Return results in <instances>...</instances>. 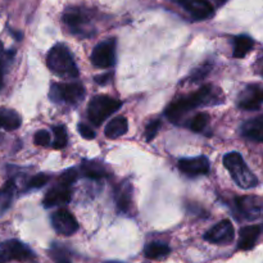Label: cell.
<instances>
[{"label": "cell", "instance_id": "34", "mask_svg": "<svg viewBox=\"0 0 263 263\" xmlns=\"http://www.w3.org/2000/svg\"><path fill=\"white\" fill-rule=\"evenodd\" d=\"M77 130H79L80 135L84 139H86V140H91V139L95 138L94 130H92L90 126L85 125V123H80V125L77 126Z\"/></svg>", "mask_w": 263, "mask_h": 263}, {"label": "cell", "instance_id": "33", "mask_svg": "<svg viewBox=\"0 0 263 263\" xmlns=\"http://www.w3.org/2000/svg\"><path fill=\"white\" fill-rule=\"evenodd\" d=\"M8 59H9V53H5L3 44L0 43V90H2L3 80H4V64L5 61H8Z\"/></svg>", "mask_w": 263, "mask_h": 263}, {"label": "cell", "instance_id": "19", "mask_svg": "<svg viewBox=\"0 0 263 263\" xmlns=\"http://www.w3.org/2000/svg\"><path fill=\"white\" fill-rule=\"evenodd\" d=\"M21 116L14 109L0 108V130L14 131L21 126Z\"/></svg>", "mask_w": 263, "mask_h": 263}, {"label": "cell", "instance_id": "9", "mask_svg": "<svg viewBox=\"0 0 263 263\" xmlns=\"http://www.w3.org/2000/svg\"><path fill=\"white\" fill-rule=\"evenodd\" d=\"M91 62L98 68L107 69L116 63V40L107 39L94 48L91 53Z\"/></svg>", "mask_w": 263, "mask_h": 263}, {"label": "cell", "instance_id": "13", "mask_svg": "<svg viewBox=\"0 0 263 263\" xmlns=\"http://www.w3.org/2000/svg\"><path fill=\"white\" fill-rule=\"evenodd\" d=\"M51 225L57 233L64 236L73 235L79 230V223L74 216L64 208L58 210L51 216Z\"/></svg>", "mask_w": 263, "mask_h": 263}, {"label": "cell", "instance_id": "29", "mask_svg": "<svg viewBox=\"0 0 263 263\" xmlns=\"http://www.w3.org/2000/svg\"><path fill=\"white\" fill-rule=\"evenodd\" d=\"M79 177V172L76 168H68L59 176V184L66 185V186H71Z\"/></svg>", "mask_w": 263, "mask_h": 263}, {"label": "cell", "instance_id": "38", "mask_svg": "<svg viewBox=\"0 0 263 263\" xmlns=\"http://www.w3.org/2000/svg\"><path fill=\"white\" fill-rule=\"evenodd\" d=\"M261 74H262V76H263V69H262V72H261Z\"/></svg>", "mask_w": 263, "mask_h": 263}, {"label": "cell", "instance_id": "10", "mask_svg": "<svg viewBox=\"0 0 263 263\" xmlns=\"http://www.w3.org/2000/svg\"><path fill=\"white\" fill-rule=\"evenodd\" d=\"M234 238H235V230L233 222L229 220L220 221L204 234V240L218 246L231 243Z\"/></svg>", "mask_w": 263, "mask_h": 263}, {"label": "cell", "instance_id": "2", "mask_svg": "<svg viewBox=\"0 0 263 263\" xmlns=\"http://www.w3.org/2000/svg\"><path fill=\"white\" fill-rule=\"evenodd\" d=\"M46 64L49 69L59 77L76 79L79 76V68L72 58V54L63 44H57L49 50L46 55Z\"/></svg>", "mask_w": 263, "mask_h": 263}, {"label": "cell", "instance_id": "35", "mask_svg": "<svg viewBox=\"0 0 263 263\" xmlns=\"http://www.w3.org/2000/svg\"><path fill=\"white\" fill-rule=\"evenodd\" d=\"M110 79H112V74L105 73V74H100V76H97L94 80L98 85H107L108 82L110 81Z\"/></svg>", "mask_w": 263, "mask_h": 263}, {"label": "cell", "instance_id": "12", "mask_svg": "<svg viewBox=\"0 0 263 263\" xmlns=\"http://www.w3.org/2000/svg\"><path fill=\"white\" fill-rule=\"evenodd\" d=\"M171 2L180 5L195 21L207 20V18L212 17L213 12H215L212 4L208 0H171Z\"/></svg>", "mask_w": 263, "mask_h": 263}, {"label": "cell", "instance_id": "37", "mask_svg": "<svg viewBox=\"0 0 263 263\" xmlns=\"http://www.w3.org/2000/svg\"><path fill=\"white\" fill-rule=\"evenodd\" d=\"M107 263H122V262H115V261H113V262H107Z\"/></svg>", "mask_w": 263, "mask_h": 263}, {"label": "cell", "instance_id": "31", "mask_svg": "<svg viewBox=\"0 0 263 263\" xmlns=\"http://www.w3.org/2000/svg\"><path fill=\"white\" fill-rule=\"evenodd\" d=\"M33 141L36 145L49 146L50 145V134L46 130H39L33 136Z\"/></svg>", "mask_w": 263, "mask_h": 263}, {"label": "cell", "instance_id": "27", "mask_svg": "<svg viewBox=\"0 0 263 263\" xmlns=\"http://www.w3.org/2000/svg\"><path fill=\"white\" fill-rule=\"evenodd\" d=\"M212 67H213L212 63H210V62H205V63H203L202 66H199L198 68H195L194 71L192 72V74L189 76L187 81L197 82V81H200V80H204L205 77L210 74V72L212 71Z\"/></svg>", "mask_w": 263, "mask_h": 263}, {"label": "cell", "instance_id": "6", "mask_svg": "<svg viewBox=\"0 0 263 263\" xmlns=\"http://www.w3.org/2000/svg\"><path fill=\"white\" fill-rule=\"evenodd\" d=\"M63 23L69 28L72 33L79 36H90V23H91V12L81 7H71L64 10L62 15Z\"/></svg>", "mask_w": 263, "mask_h": 263}, {"label": "cell", "instance_id": "20", "mask_svg": "<svg viewBox=\"0 0 263 263\" xmlns=\"http://www.w3.org/2000/svg\"><path fill=\"white\" fill-rule=\"evenodd\" d=\"M128 130V122L123 116H118V117L113 118L105 126V136L109 139H117L120 136L125 135Z\"/></svg>", "mask_w": 263, "mask_h": 263}, {"label": "cell", "instance_id": "11", "mask_svg": "<svg viewBox=\"0 0 263 263\" xmlns=\"http://www.w3.org/2000/svg\"><path fill=\"white\" fill-rule=\"evenodd\" d=\"M263 105V86L248 85L238 97V107L243 110H258Z\"/></svg>", "mask_w": 263, "mask_h": 263}, {"label": "cell", "instance_id": "8", "mask_svg": "<svg viewBox=\"0 0 263 263\" xmlns=\"http://www.w3.org/2000/svg\"><path fill=\"white\" fill-rule=\"evenodd\" d=\"M233 205L236 216L247 221L256 220L263 215V198L261 197L235 198Z\"/></svg>", "mask_w": 263, "mask_h": 263}, {"label": "cell", "instance_id": "26", "mask_svg": "<svg viewBox=\"0 0 263 263\" xmlns=\"http://www.w3.org/2000/svg\"><path fill=\"white\" fill-rule=\"evenodd\" d=\"M208 122H210V115L208 113H199L190 121L189 127L194 133H202L207 127Z\"/></svg>", "mask_w": 263, "mask_h": 263}, {"label": "cell", "instance_id": "21", "mask_svg": "<svg viewBox=\"0 0 263 263\" xmlns=\"http://www.w3.org/2000/svg\"><path fill=\"white\" fill-rule=\"evenodd\" d=\"M81 174L91 180H100L107 176L105 167L98 161H84L81 163Z\"/></svg>", "mask_w": 263, "mask_h": 263}, {"label": "cell", "instance_id": "15", "mask_svg": "<svg viewBox=\"0 0 263 263\" xmlns=\"http://www.w3.org/2000/svg\"><path fill=\"white\" fill-rule=\"evenodd\" d=\"M72 193L69 186H66V185L59 184L55 185L54 187H51L48 193L45 194L43 199V204L45 208L55 207V205L61 204H67V203L71 200Z\"/></svg>", "mask_w": 263, "mask_h": 263}, {"label": "cell", "instance_id": "16", "mask_svg": "<svg viewBox=\"0 0 263 263\" xmlns=\"http://www.w3.org/2000/svg\"><path fill=\"white\" fill-rule=\"evenodd\" d=\"M261 233L262 226L259 225H251L243 228L239 231L238 248L240 249V251H251V249L256 246Z\"/></svg>", "mask_w": 263, "mask_h": 263}, {"label": "cell", "instance_id": "14", "mask_svg": "<svg viewBox=\"0 0 263 263\" xmlns=\"http://www.w3.org/2000/svg\"><path fill=\"white\" fill-rule=\"evenodd\" d=\"M179 168L182 174L187 176H202L210 172V161L207 157H193V158H182L179 161Z\"/></svg>", "mask_w": 263, "mask_h": 263}, {"label": "cell", "instance_id": "25", "mask_svg": "<svg viewBox=\"0 0 263 263\" xmlns=\"http://www.w3.org/2000/svg\"><path fill=\"white\" fill-rule=\"evenodd\" d=\"M54 135V140L51 143V146L54 149H63L67 145V141H68V136H67V130L64 126H54L51 128Z\"/></svg>", "mask_w": 263, "mask_h": 263}, {"label": "cell", "instance_id": "7", "mask_svg": "<svg viewBox=\"0 0 263 263\" xmlns=\"http://www.w3.org/2000/svg\"><path fill=\"white\" fill-rule=\"evenodd\" d=\"M36 256L22 241L10 239L0 243V263L17 262H33Z\"/></svg>", "mask_w": 263, "mask_h": 263}, {"label": "cell", "instance_id": "28", "mask_svg": "<svg viewBox=\"0 0 263 263\" xmlns=\"http://www.w3.org/2000/svg\"><path fill=\"white\" fill-rule=\"evenodd\" d=\"M50 180V176L45 174H37L33 177H31V180L28 181L27 187L28 189H40V187L45 186L48 184V181Z\"/></svg>", "mask_w": 263, "mask_h": 263}, {"label": "cell", "instance_id": "30", "mask_svg": "<svg viewBox=\"0 0 263 263\" xmlns=\"http://www.w3.org/2000/svg\"><path fill=\"white\" fill-rule=\"evenodd\" d=\"M159 128H161V120H154V121H151V122L146 125L145 127V133H144V135H145V140L148 141H152L154 138L157 136V133L159 131Z\"/></svg>", "mask_w": 263, "mask_h": 263}, {"label": "cell", "instance_id": "36", "mask_svg": "<svg viewBox=\"0 0 263 263\" xmlns=\"http://www.w3.org/2000/svg\"><path fill=\"white\" fill-rule=\"evenodd\" d=\"M213 3H215L216 5H217V7H221V5H223L225 4L226 2H228V0H212Z\"/></svg>", "mask_w": 263, "mask_h": 263}, {"label": "cell", "instance_id": "17", "mask_svg": "<svg viewBox=\"0 0 263 263\" xmlns=\"http://www.w3.org/2000/svg\"><path fill=\"white\" fill-rule=\"evenodd\" d=\"M241 135L257 143H263V115L246 121L241 125Z\"/></svg>", "mask_w": 263, "mask_h": 263}, {"label": "cell", "instance_id": "18", "mask_svg": "<svg viewBox=\"0 0 263 263\" xmlns=\"http://www.w3.org/2000/svg\"><path fill=\"white\" fill-rule=\"evenodd\" d=\"M115 200L118 210L123 213H127L133 204V185L130 182H121L115 192Z\"/></svg>", "mask_w": 263, "mask_h": 263}, {"label": "cell", "instance_id": "32", "mask_svg": "<svg viewBox=\"0 0 263 263\" xmlns=\"http://www.w3.org/2000/svg\"><path fill=\"white\" fill-rule=\"evenodd\" d=\"M50 256L53 257L55 263H71L68 258V254H67L66 252H64V249L62 248H55V247H54L50 252Z\"/></svg>", "mask_w": 263, "mask_h": 263}, {"label": "cell", "instance_id": "24", "mask_svg": "<svg viewBox=\"0 0 263 263\" xmlns=\"http://www.w3.org/2000/svg\"><path fill=\"white\" fill-rule=\"evenodd\" d=\"M13 193H14V181L9 180L7 184L4 185L2 190H0V212H4L12 202Z\"/></svg>", "mask_w": 263, "mask_h": 263}, {"label": "cell", "instance_id": "23", "mask_svg": "<svg viewBox=\"0 0 263 263\" xmlns=\"http://www.w3.org/2000/svg\"><path fill=\"white\" fill-rule=\"evenodd\" d=\"M171 249L167 244L161 243V241H153V243L146 244L144 248V256L149 259H161L168 256Z\"/></svg>", "mask_w": 263, "mask_h": 263}, {"label": "cell", "instance_id": "5", "mask_svg": "<svg viewBox=\"0 0 263 263\" xmlns=\"http://www.w3.org/2000/svg\"><path fill=\"white\" fill-rule=\"evenodd\" d=\"M85 97V87L80 82H54L50 86L49 98L54 103L76 105Z\"/></svg>", "mask_w": 263, "mask_h": 263}, {"label": "cell", "instance_id": "1", "mask_svg": "<svg viewBox=\"0 0 263 263\" xmlns=\"http://www.w3.org/2000/svg\"><path fill=\"white\" fill-rule=\"evenodd\" d=\"M223 100H225V97L218 87L213 86V85H204L198 91L174 100L166 108L164 115L172 123L177 125L181 122L184 116L192 109L203 107V105L221 104L223 103Z\"/></svg>", "mask_w": 263, "mask_h": 263}, {"label": "cell", "instance_id": "3", "mask_svg": "<svg viewBox=\"0 0 263 263\" xmlns=\"http://www.w3.org/2000/svg\"><path fill=\"white\" fill-rule=\"evenodd\" d=\"M223 166L230 172L235 184L241 189H253L258 185L257 176L251 171L241 154L238 152H230L226 154L223 157Z\"/></svg>", "mask_w": 263, "mask_h": 263}, {"label": "cell", "instance_id": "4", "mask_svg": "<svg viewBox=\"0 0 263 263\" xmlns=\"http://www.w3.org/2000/svg\"><path fill=\"white\" fill-rule=\"evenodd\" d=\"M121 107L122 103L115 98L108 95H97L90 100L87 105V117L94 125L99 126L113 113L117 112Z\"/></svg>", "mask_w": 263, "mask_h": 263}, {"label": "cell", "instance_id": "22", "mask_svg": "<svg viewBox=\"0 0 263 263\" xmlns=\"http://www.w3.org/2000/svg\"><path fill=\"white\" fill-rule=\"evenodd\" d=\"M254 40L247 35L236 36L234 39V49H233V57L236 59H241L253 49Z\"/></svg>", "mask_w": 263, "mask_h": 263}]
</instances>
